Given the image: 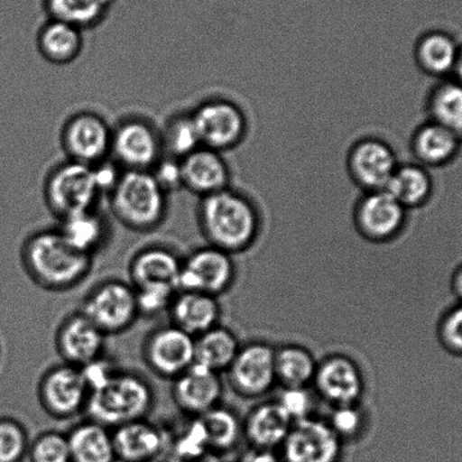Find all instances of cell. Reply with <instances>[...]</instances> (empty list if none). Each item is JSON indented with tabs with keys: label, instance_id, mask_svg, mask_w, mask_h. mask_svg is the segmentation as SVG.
I'll use <instances>...</instances> for the list:
<instances>
[{
	"label": "cell",
	"instance_id": "44",
	"mask_svg": "<svg viewBox=\"0 0 462 462\" xmlns=\"http://www.w3.org/2000/svg\"><path fill=\"white\" fill-rule=\"evenodd\" d=\"M241 462H284L280 452L277 450H267V448H251L249 452L244 456Z\"/></svg>",
	"mask_w": 462,
	"mask_h": 462
},
{
	"label": "cell",
	"instance_id": "3",
	"mask_svg": "<svg viewBox=\"0 0 462 462\" xmlns=\"http://www.w3.org/2000/svg\"><path fill=\"white\" fill-rule=\"evenodd\" d=\"M155 405V392L138 372L119 369L101 387L89 393L87 419L114 430L147 419Z\"/></svg>",
	"mask_w": 462,
	"mask_h": 462
},
{
	"label": "cell",
	"instance_id": "12",
	"mask_svg": "<svg viewBox=\"0 0 462 462\" xmlns=\"http://www.w3.org/2000/svg\"><path fill=\"white\" fill-rule=\"evenodd\" d=\"M236 275L232 254L206 244L183 257L179 291H199L219 298L231 289Z\"/></svg>",
	"mask_w": 462,
	"mask_h": 462
},
{
	"label": "cell",
	"instance_id": "25",
	"mask_svg": "<svg viewBox=\"0 0 462 462\" xmlns=\"http://www.w3.org/2000/svg\"><path fill=\"white\" fill-rule=\"evenodd\" d=\"M84 31L66 22L48 19L37 33V49L43 60L53 66H69L82 55Z\"/></svg>",
	"mask_w": 462,
	"mask_h": 462
},
{
	"label": "cell",
	"instance_id": "13",
	"mask_svg": "<svg viewBox=\"0 0 462 462\" xmlns=\"http://www.w3.org/2000/svg\"><path fill=\"white\" fill-rule=\"evenodd\" d=\"M343 443L327 420L310 416L291 425L278 452L284 462H339Z\"/></svg>",
	"mask_w": 462,
	"mask_h": 462
},
{
	"label": "cell",
	"instance_id": "32",
	"mask_svg": "<svg viewBox=\"0 0 462 462\" xmlns=\"http://www.w3.org/2000/svg\"><path fill=\"white\" fill-rule=\"evenodd\" d=\"M240 347L233 331L215 326L195 338V363L221 374L231 366Z\"/></svg>",
	"mask_w": 462,
	"mask_h": 462
},
{
	"label": "cell",
	"instance_id": "29",
	"mask_svg": "<svg viewBox=\"0 0 462 462\" xmlns=\"http://www.w3.org/2000/svg\"><path fill=\"white\" fill-rule=\"evenodd\" d=\"M459 52L451 35L443 31H429L417 39L414 60L423 73L444 78L455 71Z\"/></svg>",
	"mask_w": 462,
	"mask_h": 462
},
{
	"label": "cell",
	"instance_id": "40",
	"mask_svg": "<svg viewBox=\"0 0 462 462\" xmlns=\"http://www.w3.org/2000/svg\"><path fill=\"white\" fill-rule=\"evenodd\" d=\"M365 420V417L358 403H353L334 407L327 423L344 442L345 439H353L361 434Z\"/></svg>",
	"mask_w": 462,
	"mask_h": 462
},
{
	"label": "cell",
	"instance_id": "4",
	"mask_svg": "<svg viewBox=\"0 0 462 462\" xmlns=\"http://www.w3.org/2000/svg\"><path fill=\"white\" fill-rule=\"evenodd\" d=\"M107 200L111 214L129 231H156L168 217L169 195L151 171H124Z\"/></svg>",
	"mask_w": 462,
	"mask_h": 462
},
{
	"label": "cell",
	"instance_id": "16",
	"mask_svg": "<svg viewBox=\"0 0 462 462\" xmlns=\"http://www.w3.org/2000/svg\"><path fill=\"white\" fill-rule=\"evenodd\" d=\"M276 348L267 343L253 342L241 346L226 371L233 392L244 398L264 396L277 383Z\"/></svg>",
	"mask_w": 462,
	"mask_h": 462
},
{
	"label": "cell",
	"instance_id": "2",
	"mask_svg": "<svg viewBox=\"0 0 462 462\" xmlns=\"http://www.w3.org/2000/svg\"><path fill=\"white\" fill-rule=\"evenodd\" d=\"M197 222L206 244L232 255L253 246L262 230L254 200L232 187L200 199Z\"/></svg>",
	"mask_w": 462,
	"mask_h": 462
},
{
	"label": "cell",
	"instance_id": "20",
	"mask_svg": "<svg viewBox=\"0 0 462 462\" xmlns=\"http://www.w3.org/2000/svg\"><path fill=\"white\" fill-rule=\"evenodd\" d=\"M223 393L221 374L196 363L172 380V401L188 419L221 405Z\"/></svg>",
	"mask_w": 462,
	"mask_h": 462
},
{
	"label": "cell",
	"instance_id": "37",
	"mask_svg": "<svg viewBox=\"0 0 462 462\" xmlns=\"http://www.w3.org/2000/svg\"><path fill=\"white\" fill-rule=\"evenodd\" d=\"M30 443L23 423L10 416L0 417V462H24Z\"/></svg>",
	"mask_w": 462,
	"mask_h": 462
},
{
	"label": "cell",
	"instance_id": "19",
	"mask_svg": "<svg viewBox=\"0 0 462 462\" xmlns=\"http://www.w3.org/2000/svg\"><path fill=\"white\" fill-rule=\"evenodd\" d=\"M312 383L319 396L333 407L358 403L365 393L360 366L343 354H333L318 362Z\"/></svg>",
	"mask_w": 462,
	"mask_h": 462
},
{
	"label": "cell",
	"instance_id": "6",
	"mask_svg": "<svg viewBox=\"0 0 462 462\" xmlns=\"http://www.w3.org/2000/svg\"><path fill=\"white\" fill-rule=\"evenodd\" d=\"M79 311L107 337L125 333L141 318L136 291L118 278L97 282L84 296Z\"/></svg>",
	"mask_w": 462,
	"mask_h": 462
},
{
	"label": "cell",
	"instance_id": "10",
	"mask_svg": "<svg viewBox=\"0 0 462 462\" xmlns=\"http://www.w3.org/2000/svg\"><path fill=\"white\" fill-rule=\"evenodd\" d=\"M88 398V385L79 367L58 363L39 380L40 405L52 419L69 420L85 414Z\"/></svg>",
	"mask_w": 462,
	"mask_h": 462
},
{
	"label": "cell",
	"instance_id": "35",
	"mask_svg": "<svg viewBox=\"0 0 462 462\" xmlns=\"http://www.w3.org/2000/svg\"><path fill=\"white\" fill-rule=\"evenodd\" d=\"M199 419L203 424L210 452L219 457L233 450L244 437L242 421L230 408L218 405Z\"/></svg>",
	"mask_w": 462,
	"mask_h": 462
},
{
	"label": "cell",
	"instance_id": "21",
	"mask_svg": "<svg viewBox=\"0 0 462 462\" xmlns=\"http://www.w3.org/2000/svg\"><path fill=\"white\" fill-rule=\"evenodd\" d=\"M180 163L183 190L199 199L231 187V169L222 152L201 146Z\"/></svg>",
	"mask_w": 462,
	"mask_h": 462
},
{
	"label": "cell",
	"instance_id": "45",
	"mask_svg": "<svg viewBox=\"0 0 462 462\" xmlns=\"http://www.w3.org/2000/svg\"><path fill=\"white\" fill-rule=\"evenodd\" d=\"M162 462H222L221 457L213 452H206L199 456L168 455Z\"/></svg>",
	"mask_w": 462,
	"mask_h": 462
},
{
	"label": "cell",
	"instance_id": "28",
	"mask_svg": "<svg viewBox=\"0 0 462 462\" xmlns=\"http://www.w3.org/2000/svg\"><path fill=\"white\" fill-rule=\"evenodd\" d=\"M71 462H118L112 430L85 419L69 432Z\"/></svg>",
	"mask_w": 462,
	"mask_h": 462
},
{
	"label": "cell",
	"instance_id": "47",
	"mask_svg": "<svg viewBox=\"0 0 462 462\" xmlns=\"http://www.w3.org/2000/svg\"><path fill=\"white\" fill-rule=\"evenodd\" d=\"M455 71L457 76V79H459L457 82H460L462 84V51H460L459 57H457Z\"/></svg>",
	"mask_w": 462,
	"mask_h": 462
},
{
	"label": "cell",
	"instance_id": "46",
	"mask_svg": "<svg viewBox=\"0 0 462 462\" xmlns=\"http://www.w3.org/2000/svg\"><path fill=\"white\" fill-rule=\"evenodd\" d=\"M451 285L453 293H455L457 298L462 302V264L457 269L455 273H453Z\"/></svg>",
	"mask_w": 462,
	"mask_h": 462
},
{
	"label": "cell",
	"instance_id": "33",
	"mask_svg": "<svg viewBox=\"0 0 462 462\" xmlns=\"http://www.w3.org/2000/svg\"><path fill=\"white\" fill-rule=\"evenodd\" d=\"M317 366L315 356L307 348L299 345H285L276 348V379L284 388H307L315 379Z\"/></svg>",
	"mask_w": 462,
	"mask_h": 462
},
{
	"label": "cell",
	"instance_id": "42",
	"mask_svg": "<svg viewBox=\"0 0 462 462\" xmlns=\"http://www.w3.org/2000/svg\"><path fill=\"white\" fill-rule=\"evenodd\" d=\"M276 402L293 423L311 416L313 401L307 388L286 387L282 390Z\"/></svg>",
	"mask_w": 462,
	"mask_h": 462
},
{
	"label": "cell",
	"instance_id": "27",
	"mask_svg": "<svg viewBox=\"0 0 462 462\" xmlns=\"http://www.w3.org/2000/svg\"><path fill=\"white\" fill-rule=\"evenodd\" d=\"M58 230L79 253L96 257L109 242V221L100 208L84 210L60 221Z\"/></svg>",
	"mask_w": 462,
	"mask_h": 462
},
{
	"label": "cell",
	"instance_id": "24",
	"mask_svg": "<svg viewBox=\"0 0 462 462\" xmlns=\"http://www.w3.org/2000/svg\"><path fill=\"white\" fill-rule=\"evenodd\" d=\"M291 425L293 421L276 401L266 402L250 411L242 421V430L251 448L278 450Z\"/></svg>",
	"mask_w": 462,
	"mask_h": 462
},
{
	"label": "cell",
	"instance_id": "8",
	"mask_svg": "<svg viewBox=\"0 0 462 462\" xmlns=\"http://www.w3.org/2000/svg\"><path fill=\"white\" fill-rule=\"evenodd\" d=\"M201 146L219 152L235 150L248 134V118L235 101L226 97H208L191 109Z\"/></svg>",
	"mask_w": 462,
	"mask_h": 462
},
{
	"label": "cell",
	"instance_id": "7",
	"mask_svg": "<svg viewBox=\"0 0 462 462\" xmlns=\"http://www.w3.org/2000/svg\"><path fill=\"white\" fill-rule=\"evenodd\" d=\"M161 129L143 116H125L112 125L110 158L124 171H151L164 156Z\"/></svg>",
	"mask_w": 462,
	"mask_h": 462
},
{
	"label": "cell",
	"instance_id": "9",
	"mask_svg": "<svg viewBox=\"0 0 462 462\" xmlns=\"http://www.w3.org/2000/svg\"><path fill=\"white\" fill-rule=\"evenodd\" d=\"M112 125L98 112L80 110L62 124L60 142L67 160L94 167L110 159Z\"/></svg>",
	"mask_w": 462,
	"mask_h": 462
},
{
	"label": "cell",
	"instance_id": "38",
	"mask_svg": "<svg viewBox=\"0 0 462 462\" xmlns=\"http://www.w3.org/2000/svg\"><path fill=\"white\" fill-rule=\"evenodd\" d=\"M29 462H71L69 439L60 430H46L31 439Z\"/></svg>",
	"mask_w": 462,
	"mask_h": 462
},
{
	"label": "cell",
	"instance_id": "43",
	"mask_svg": "<svg viewBox=\"0 0 462 462\" xmlns=\"http://www.w3.org/2000/svg\"><path fill=\"white\" fill-rule=\"evenodd\" d=\"M151 172L156 182L169 196L183 190L180 160L164 155Z\"/></svg>",
	"mask_w": 462,
	"mask_h": 462
},
{
	"label": "cell",
	"instance_id": "23",
	"mask_svg": "<svg viewBox=\"0 0 462 462\" xmlns=\"http://www.w3.org/2000/svg\"><path fill=\"white\" fill-rule=\"evenodd\" d=\"M168 315L172 325L196 338L219 325L222 309L217 296L179 291Z\"/></svg>",
	"mask_w": 462,
	"mask_h": 462
},
{
	"label": "cell",
	"instance_id": "26",
	"mask_svg": "<svg viewBox=\"0 0 462 462\" xmlns=\"http://www.w3.org/2000/svg\"><path fill=\"white\" fill-rule=\"evenodd\" d=\"M461 138L433 121L421 124L412 133L411 150L417 163L425 168L443 167L459 152Z\"/></svg>",
	"mask_w": 462,
	"mask_h": 462
},
{
	"label": "cell",
	"instance_id": "5",
	"mask_svg": "<svg viewBox=\"0 0 462 462\" xmlns=\"http://www.w3.org/2000/svg\"><path fill=\"white\" fill-rule=\"evenodd\" d=\"M42 191L44 203L58 222L97 208L103 199L93 168L67 159L49 170Z\"/></svg>",
	"mask_w": 462,
	"mask_h": 462
},
{
	"label": "cell",
	"instance_id": "14",
	"mask_svg": "<svg viewBox=\"0 0 462 462\" xmlns=\"http://www.w3.org/2000/svg\"><path fill=\"white\" fill-rule=\"evenodd\" d=\"M408 210L385 189L367 191L354 208V226L365 240L383 244L405 228Z\"/></svg>",
	"mask_w": 462,
	"mask_h": 462
},
{
	"label": "cell",
	"instance_id": "30",
	"mask_svg": "<svg viewBox=\"0 0 462 462\" xmlns=\"http://www.w3.org/2000/svg\"><path fill=\"white\" fill-rule=\"evenodd\" d=\"M433 179L420 163H399L385 187L407 210L423 208L433 195Z\"/></svg>",
	"mask_w": 462,
	"mask_h": 462
},
{
	"label": "cell",
	"instance_id": "18",
	"mask_svg": "<svg viewBox=\"0 0 462 462\" xmlns=\"http://www.w3.org/2000/svg\"><path fill=\"white\" fill-rule=\"evenodd\" d=\"M118 462H162L171 432L148 419L130 421L112 430Z\"/></svg>",
	"mask_w": 462,
	"mask_h": 462
},
{
	"label": "cell",
	"instance_id": "34",
	"mask_svg": "<svg viewBox=\"0 0 462 462\" xmlns=\"http://www.w3.org/2000/svg\"><path fill=\"white\" fill-rule=\"evenodd\" d=\"M430 121L443 125L462 138V84L446 80L430 92L426 100Z\"/></svg>",
	"mask_w": 462,
	"mask_h": 462
},
{
	"label": "cell",
	"instance_id": "36",
	"mask_svg": "<svg viewBox=\"0 0 462 462\" xmlns=\"http://www.w3.org/2000/svg\"><path fill=\"white\" fill-rule=\"evenodd\" d=\"M161 129L164 154L181 160L201 147L191 111H179L170 116Z\"/></svg>",
	"mask_w": 462,
	"mask_h": 462
},
{
	"label": "cell",
	"instance_id": "22",
	"mask_svg": "<svg viewBox=\"0 0 462 462\" xmlns=\"http://www.w3.org/2000/svg\"><path fill=\"white\" fill-rule=\"evenodd\" d=\"M182 259L171 246L158 244L143 246L130 259L129 282L134 289L152 285H171L179 289Z\"/></svg>",
	"mask_w": 462,
	"mask_h": 462
},
{
	"label": "cell",
	"instance_id": "41",
	"mask_svg": "<svg viewBox=\"0 0 462 462\" xmlns=\"http://www.w3.org/2000/svg\"><path fill=\"white\" fill-rule=\"evenodd\" d=\"M439 343L453 356H462V302L442 317L438 328Z\"/></svg>",
	"mask_w": 462,
	"mask_h": 462
},
{
	"label": "cell",
	"instance_id": "17",
	"mask_svg": "<svg viewBox=\"0 0 462 462\" xmlns=\"http://www.w3.org/2000/svg\"><path fill=\"white\" fill-rule=\"evenodd\" d=\"M107 336L82 312L67 316L58 326L55 346L61 362L83 367L106 356Z\"/></svg>",
	"mask_w": 462,
	"mask_h": 462
},
{
	"label": "cell",
	"instance_id": "31",
	"mask_svg": "<svg viewBox=\"0 0 462 462\" xmlns=\"http://www.w3.org/2000/svg\"><path fill=\"white\" fill-rule=\"evenodd\" d=\"M116 0H43L48 19L66 22L87 32L100 26Z\"/></svg>",
	"mask_w": 462,
	"mask_h": 462
},
{
	"label": "cell",
	"instance_id": "39",
	"mask_svg": "<svg viewBox=\"0 0 462 462\" xmlns=\"http://www.w3.org/2000/svg\"><path fill=\"white\" fill-rule=\"evenodd\" d=\"M134 291H136L139 316L155 318L169 312L179 289L171 285H152L138 287Z\"/></svg>",
	"mask_w": 462,
	"mask_h": 462
},
{
	"label": "cell",
	"instance_id": "15",
	"mask_svg": "<svg viewBox=\"0 0 462 462\" xmlns=\"http://www.w3.org/2000/svg\"><path fill=\"white\" fill-rule=\"evenodd\" d=\"M396 152L384 139H357L347 152L349 177L365 192L385 189L399 165Z\"/></svg>",
	"mask_w": 462,
	"mask_h": 462
},
{
	"label": "cell",
	"instance_id": "11",
	"mask_svg": "<svg viewBox=\"0 0 462 462\" xmlns=\"http://www.w3.org/2000/svg\"><path fill=\"white\" fill-rule=\"evenodd\" d=\"M142 357L152 374L172 381L195 365V337L171 322L156 327L143 339Z\"/></svg>",
	"mask_w": 462,
	"mask_h": 462
},
{
	"label": "cell",
	"instance_id": "1",
	"mask_svg": "<svg viewBox=\"0 0 462 462\" xmlns=\"http://www.w3.org/2000/svg\"><path fill=\"white\" fill-rule=\"evenodd\" d=\"M20 259L26 275L49 291L76 289L91 275L94 258L69 244L58 227L42 228L25 237Z\"/></svg>",
	"mask_w": 462,
	"mask_h": 462
}]
</instances>
